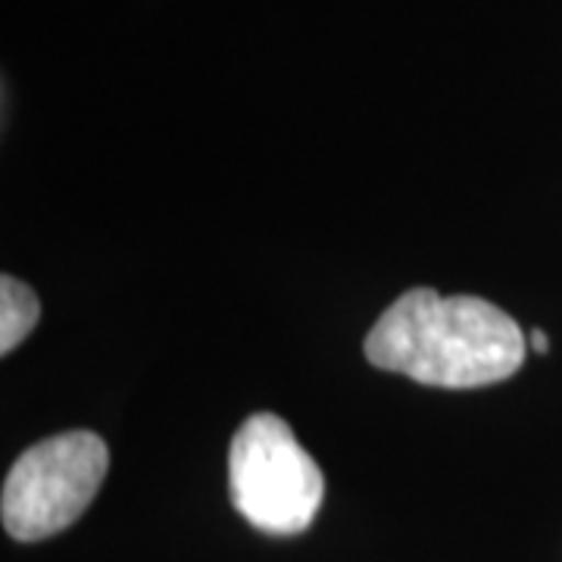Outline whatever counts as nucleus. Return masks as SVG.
<instances>
[{
    "instance_id": "3",
    "label": "nucleus",
    "mask_w": 562,
    "mask_h": 562,
    "mask_svg": "<svg viewBox=\"0 0 562 562\" xmlns=\"http://www.w3.org/2000/svg\"><path fill=\"white\" fill-rule=\"evenodd\" d=\"M110 469V450L94 431H66L35 443L13 462L0 516L16 541L60 535L91 506Z\"/></svg>"
},
{
    "instance_id": "5",
    "label": "nucleus",
    "mask_w": 562,
    "mask_h": 562,
    "mask_svg": "<svg viewBox=\"0 0 562 562\" xmlns=\"http://www.w3.org/2000/svg\"><path fill=\"white\" fill-rule=\"evenodd\" d=\"M528 347L538 350V353H550V338H547V331H541V328L531 331V335H528Z\"/></svg>"
},
{
    "instance_id": "1",
    "label": "nucleus",
    "mask_w": 562,
    "mask_h": 562,
    "mask_svg": "<svg viewBox=\"0 0 562 562\" xmlns=\"http://www.w3.org/2000/svg\"><path fill=\"white\" fill-rule=\"evenodd\" d=\"M528 338L501 306L431 288H413L384 310L366 335L372 366L431 387H484L513 379Z\"/></svg>"
},
{
    "instance_id": "2",
    "label": "nucleus",
    "mask_w": 562,
    "mask_h": 562,
    "mask_svg": "<svg viewBox=\"0 0 562 562\" xmlns=\"http://www.w3.org/2000/svg\"><path fill=\"white\" fill-rule=\"evenodd\" d=\"M232 503L266 535H301L322 506L325 479L316 460L272 413L244 422L228 450Z\"/></svg>"
},
{
    "instance_id": "4",
    "label": "nucleus",
    "mask_w": 562,
    "mask_h": 562,
    "mask_svg": "<svg viewBox=\"0 0 562 562\" xmlns=\"http://www.w3.org/2000/svg\"><path fill=\"white\" fill-rule=\"evenodd\" d=\"M38 294L25 281L3 276L0 279V353H13L38 325Z\"/></svg>"
}]
</instances>
